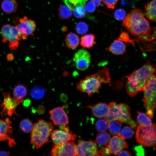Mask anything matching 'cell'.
Wrapping results in <instances>:
<instances>
[{
  "instance_id": "obj_12",
  "label": "cell",
  "mask_w": 156,
  "mask_h": 156,
  "mask_svg": "<svg viewBox=\"0 0 156 156\" xmlns=\"http://www.w3.org/2000/svg\"><path fill=\"white\" fill-rule=\"evenodd\" d=\"M2 94L3 100L0 104L2 108L0 113L2 116L3 117L5 114L10 116H11L14 113L17 115L16 112V109L21 102L12 98L9 92H3Z\"/></svg>"
},
{
  "instance_id": "obj_19",
  "label": "cell",
  "mask_w": 156,
  "mask_h": 156,
  "mask_svg": "<svg viewBox=\"0 0 156 156\" xmlns=\"http://www.w3.org/2000/svg\"><path fill=\"white\" fill-rule=\"evenodd\" d=\"M28 93L26 86L23 84L19 83L15 86L13 90V98L16 100L21 102Z\"/></svg>"
},
{
  "instance_id": "obj_3",
  "label": "cell",
  "mask_w": 156,
  "mask_h": 156,
  "mask_svg": "<svg viewBox=\"0 0 156 156\" xmlns=\"http://www.w3.org/2000/svg\"><path fill=\"white\" fill-rule=\"evenodd\" d=\"M111 79L108 68L104 66L96 73L87 76L76 84V87L80 91L87 93L89 97L97 92L102 83L110 86Z\"/></svg>"
},
{
  "instance_id": "obj_29",
  "label": "cell",
  "mask_w": 156,
  "mask_h": 156,
  "mask_svg": "<svg viewBox=\"0 0 156 156\" xmlns=\"http://www.w3.org/2000/svg\"><path fill=\"white\" fill-rule=\"evenodd\" d=\"M110 136L107 132H103L98 133L96 137V142L99 144L107 145L110 139Z\"/></svg>"
},
{
  "instance_id": "obj_18",
  "label": "cell",
  "mask_w": 156,
  "mask_h": 156,
  "mask_svg": "<svg viewBox=\"0 0 156 156\" xmlns=\"http://www.w3.org/2000/svg\"><path fill=\"white\" fill-rule=\"evenodd\" d=\"M126 49L125 44L119 38L114 40L107 49L109 52L116 55L123 54Z\"/></svg>"
},
{
  "instance_id": "obj_17",
  "label": "cell",
  "mask_w": 156,
  "mask_h": 156,
  "mask_svg": "<svg viewBox=\"0 0 156 156\" xmlns=\"http://www.w3.org/2000/svg\"><path fill=\"white\" fill-rule=\"evenodd\" d=\"M87 107L90 109L93 115L99 118H105L109 111V106L106 103H100L93 105H89Z\"/></svg>"
},
{
  "instance_id": "obj_20",
  "label": "cell",
  "mask_w": 156,
  "mask_h": 156,
  "mask_svg": "<svg viewBox=\"0 0 156 156\" xmlns=\"http://www.w3.org/2000/svg\"><path fill=\"white\" fill-rule=\"evenodd\" d=\"M65 41L66 46L68 48L74 49L76 48L79 45L80 39L77 34L70 33L66 35Z\"/></svg>"
},
{
  "instance_id": "obj_6",
  "label": "cell",
  "mask_w": 156,
  "mask_h": 156,
  "mask_svg": "<svg viewBox=\"0 0 156 156\" xmlns=\"http://www.w3.org/2000/svg\"><path fill=\"white\" fill-rule=\"evenodd\" d=\"M144 105L147 110L146 114L153 118L156 109V76L153 75L149 79L143 89Z\"/></svg>"
},
{
  "instance_id": "obj_33",
  "label": "cell",
  "mask_w": 156,
  "mask_h": 156,
  "mask_svg": "<svg viewBox=\"0 0 156 156\" xmlns=\"http://www.w3.org/2000/svg\"><path fill=\"white\" fill-rule=\"evenodd\" d=\"M74 16L78 18L84 17L86 15V11L83 5L79 4L75 6L73 10Z\"/></svg>"
},
{
  "instance_id": "obj_44",
  "label": "cell",
  "mask_w": 156,
  "mask_h": 156,
  "mask_svg": "<svg viewBox=\"0 0 156 156\" xmlns=\"http://www.w3.org/2000/svg\"><path fill=\"white\" fill-rule=\"evenodd\" d=\"M95 4L96 7L99 6L101 3L102 1L100 0H91Z\"/></svg>"
},
{
  "instance_id": "obj_9",
  "label": "cell",
  "mask_w": 156,
  "mask_h": 156,
  "mask_svg": "<svg viewBox=\"0 0 156 156\" xmlns=\"http://www.w3.org/2000/svg\"><path fill=\"white\" fill-rule=\"evenodd\" d=\"M62 129L53 130L50 135L54 145H61L67 142L75 140L77 137L75 134H73L66 126H63Z\"/></svg>"
},
{
  "instance_id": "obj_11",
  "label": "cell",
  "mask_w": 156,
  "mask_h": 156,
  "mask_svg": "<svg viewBox=\"0 0 156 156\" xmlns=\"http://www.w3.org/2000/svg\"><path fill=\"white\" fill-rule=\"evenodd\" d=\"M16 26L21 34V38L24 40L29 35H33L36 27L35 22L26 16L20 19Z\"/></svg>"
},
{
  "instance_id": "obj_40",
  "label": "cell",
  "mask_w": 156,
  "mask_h": 156,
  "mask_svg": "<svg viewBox=\"0 0 156 156\" xmlns=\"http://www.w3.org/2000/svg\"><path fill=\"white\" fill-rule=\"evenodd\" d=\"M100 153L101 155H110L109 150L107 146L101 149Z\"/></svg>"
},
{
  "instance_id": "obj_30",
  "label": "cell",
  "mask_w": 156,
  "mask_h": 156,
  "mask_svg": "<svg viewBox=\"0 0 156 156\" xmlns=\"http://www.w3.org/2000/svg\"><path fill=\"white\" fill-rule=\"evenodd\" d=\"M34 125L31 121L27 119H25L20 122V127L23 132L28 133L31 131Z\"/></svg>"
},
{
  "instance_id": "obj_16",
  "label": "cell",
  "mask_w": 156,
  "mask_h": 156,
  "mask_svg": "<svg viewBox=\"0 0 156 156\" xmlns=\"http://www.w3.org/2000/svg\"><path fill=\"white\" fill-rule=\"evenodd\" d=\"M124 140L118 135H114L110 138L107 145L110 155H116L123 149L128 148V145Z\"/></svg>"
},
{
  "instance_id": "obj_13",
  "label": "cell",
  "mask_w": 156,
  "mask_h": 156,
  "mask_svg": "<svg viewBox=\"0 0 156 156\" xmlns=\"http://www.w3.org/2000/svg\"><path fill=\"white\" fill-rule=\"evenodd\" d=\"M91 57L90 53L87 50L84 49L78 50L73 59L76 68L81 71L87 69L90 64Z\"/></svg>"
},
{
  "instance_id": "obj_28",
  "label": "cell",
  "mask_w": 156,
  "mask_h": 156,
  "mask_svg": "<svg viewBox=\"0 0 156 156\" xmlns=\"http://www.w3.org/2000/svg\"><path fill=\"white\" fill-rule=\"evenodd\" d=\"M138 115L137 119L138 123L141 125L148 126L152 124L151 118L145 113L137 111Z\"/></svg>"
},
{
  "instance_id": "obj_41",
  "label": "cell",
  "mask_w": 156,
  "mask_h": 156,
  "mask_svg": "<svg viewBox=\"0 0 156 156\" xmlns=\"http://www.w3.org/2000/svg\"><path fill=\"white\" fill-rule=\"evenodd\" d=\"M116 155L117 156H131V154L128 151L126 150H121Z\"/></svg>"
},
{
  "instance_id": "obj_8",
  "label": "cell",
  "mask_w": 156,
  "mask_h": 156,
  "mask_svg": "<svg viewBox=\"0 0 156 156\" xmlns=\"http://www.w3.org/2000/svg\"><path fill=\"white\" fill-rule=\"evenodd\" d=\"M77 156H100L96 141H85L83 139L78 140L76 147Z\"/></svg>"
},
{
  "instance_id": "obj_23",
  "label": "cell",
  "mask_w": 156,
  "mask_h": 156,
  "mask_svg": "<svg viewBox=\"0 0 156 156\" xmlns=\"http://www.w3.org/2000/svg\"><path fill=\"white\" fill-rule=\"evenodd\" d=\"M95 37L92 34H86L81 38L80 43L81 46L84 49H90L95 44Z\"/></svg>"
},
{
  "instance_id": "obj_45",
  "label": "cell",
  "mask_w": 156,
  "mask_h": 156,
  "mask_svg": "<svg viewBox=\"0 0 156 156\" xmlns=\"http://www.w3.org/2000/svg\"><path fill=\"white\" fill-rule=\"evenodd\" d=\"M31 101L29 99L25 100L23 103V105L26 107H28L30 104Z\"/></svg>"
},
{
  "instance_id": "obj_43",
  "label": "cell",
  "mask_w": 156,
  "mask_h": 156,
  "mask_svg": "<svg viewBox=\"0 0 156 156\" xmlns=\"http://www.w3.org/2000/svg\"><path fill=\"white\" fill-rule=\"evenodd\" d=\"M10 154V151H0V156H8Z\"/></svg>"
},
{
  "instance_id": "obj_24",
  "label": "cell",
  "mask_w": 156,
  "mask_h": 156,
  "mask_svg": "<svg viewBox=\"0 0 156 156\" xmlns=\"http://www.w3.org/2000/svg\"><path fill=\"white\" fill-rule=\"evenodd\" d=\"M59 17L62 19H68L70 18L73 15V11L66 5L60 4L58 9Z\"/></svg>"
},
{
  "instance_id": "obj_46",
  "label": "cell",
  "mask_w": 156,
  "mask_h": 156,
  "mask_svg": "<svg viewBox=\"0 0 156 156\" xmlns=\"http://www.w3.org/2000/svg\"><path fill=\"white\" fill-rule=\"evenodd\" d=\"M67 29L66 28V26H64L62 28V30L64 31H66Z\"/></svg>"
},
{
  "instance_id": "obj_47",
  "label": "cell",
  "mask_w": 156,
  "mask_h": 156,
  "mask_svg": "<svg viewBox=\"0 0 156 156\" xmlns=\"http://www.w3.org/2000/svg\"><path fill=\"white\" fill-rule=\"evenodd\" d=\"M100 1H102V0H100Z\"/></svg>"
},
{
  "instance_id": "obj_10",
  "label": "cell",
  "mask_w": 156,
  "mask_h": 156,
  "mask_svg": "<svg viewBox=\"0 0 156 156\" xmlns=\"http://www.w3.org/2000/svg\"><path fill=\"white\" fill-rule=\"evenodd\" d=\"M77 145L73 140L61 145H54L51 152L52 156H77Z\"/></svg>"
},
{
  "instance_id": "obj_35",
  "label": "cell",
  "mask_w": 156,
  "mask_h": 156,
  "mask_svg": "<svg viewBox=\"0 0 156 156\" xmlns=\"http://www.w3.org/2000/svg\"><path fill=\"white\" fill-rule=\"evenodd\" d=\"M21 38L18 37L11 36L8 41L9 47L10 49L12 51L16 49L19 44V40Z\"/></svg>"
},
{
  "instance_id": "obj_32",
  "label": "cell",
  "mask_w": 156,
  "mask_h": 156,
  "mask_svg": "<svg viewBox=\"0 0 156 156\" xmlns=\"http://www.w3.org/2000/svg\"><path fill=\"white\" fill-rule=\"evenodd\" d=\"M132 129L131 127L125 126L117 135L124 140L131 138L134 134V132Z\"/></svg>"
},
{
  "instance_id": "obj_21",
  "label": "cell",
  "mask_w": 156,
  "mask_h": 156,
  "mask_svg": "<svg viewBox=\"0 0 156 156\" xmlns=\"http://www.w3.org/2000/svg\"><path fill=\"white\" fill-rule=\"evenodd\" d=\"M156 0H152L145 5V14L150 20L156 21Z\"/></svg>"
},
{
  "instance_id": "obj_39",
  "label": "cell",
  "mask_w": 156,
  "mask_h": 156,
  "mask_svg": "<svg viewBox=\"0 0 156 156\" xmlns=\"http://www.w3.org/2000/svg\"><path fill=\"white\" fill-rule=\"evenodd\" d=\"M118 0H102L107 7L109 9H114Z\"/></svg>"
},
{
  "instance_id": "obj_38",
  "label": "cell",
  "mask_w": 156,
  "mask_h": 156,
  "mask_svg": "<svg viewBox=\"0 0 156 156\" xmlns=\"http://www.w3.org/2000/svg\"><path fill=\"white\" fill-rule=\"evenodd\" d=\"M119 38L125 43L129 42L134 44L133 40L130 39L128 34L125 31H123L122 30Z\"/></svg>"
},
{
  "instance_id": "obj_14",
  "label": "cell",
  "mask_w": 156,
  "mask_h": 156,
  "mask_svg": "<svg viewBox=\"0 0 156 156\" xmlns=\"http://www.w3.org/2000/svg\"><path fill=\"white\" fill-rule=\"evenodd\" d=\"M11 124V121L8 118L5 120H0V142L6 140L9 146L12 147L16 144V143L10 136L13 131Z\"/></svg>"
},
{
  "instance_id": "obj_25",
  "label": "cell",
  "mask_w": 156,
  "mask_h": 156,
  "mask_svg": "<svg viewBox=\"0 0 156 156\" xmlns=\"http://www.w3.org/2000/svg\"><path fill=\"white\" fill-rule=\"evenodd\" d=\"M45 92V89L40 86H36L33 88L30 91L31 96L34 99H39L44 96Z\"/></svg>"
},
{
  "instance_id": "obj_22",
  "label": "cell",
  "mask_w": 156,
  "mask_h": 156,
  "mask_svg": "<svg viewBox=\"0 0 156 156\" xmlns=\"http://www.w3.org/2000/svg\"><path fill=\"white\" fill-rule=\"evenodd\" d=\"M1 6L2 10L5 13L9 14L16 11L18 4L16 0H3Z\"/></svg>"
},
{
  "instance_id": "obj_27",
  "label": "cell",
  "mask_w": 156,
  "mask_h": 156,
  "mask_svg": "<svg viewBox=\"0 0 156 156\" xmlns=\"http://www.w3.org/2000/svg\"><path fill=\"white\" fill-rule=\"evenodd\" d=\"M123 123L118 120H114L109 123L108 129L110 133L112 135H117L120 131Z\"/></svg>"
},
{
  "instance_id": "obj_42",
  "label": "cell",
  "mask_w": 156,
  "mask_h": 156,
  "mask_svg": "<svg viewBox=\"0 0 156 156\" xmlns=\"http://www.w3.org/2000/svg\"><path fill=\"white\" fill-rule=\"evenodd\" d=\"M6 58L8 60L11 61L14 59V56L12 54L10 53L7 55Z\"/></svg>"
},
{
  "instance_id": "obj_1",
  "label": "cell",
  "mask_w": 156,
  "mask_h": 156,
  "mask_svg": "<svg viewBox=\"0 0 156 156\" xmlns=\"http://www.w3.org/2000/svg\"><path fill=\"white\" fill-rule=\"evenodd\" d=\"M155 66L149 62L129 75L126 76V89L129 95L133 97L139 92L143 91L149 79L155 74Z\"/></svg>"
},
{
  "instance_id": "obj_4",
  "label": "cell",
  "mask_w": 156,
  "mask_h": 156,
  "mask_svg": "<svg viewBox=\"0 0 156 156\" xmlns=\"http://www.w3.org/2000/svg\"><path fill=\"white\" fill-rule=\"evenodd\" d=\"M108 106V112L104 118L109 123L114 120H118L129 125L133 129L137 127V122L131 118L130 111V108L128 105L124 103L118 104L115 102H112Z\"/></svg>"
},
{
  "instance_id": "obj_7",
  "label": "cell",
  "mask_w": 156,
  "mask_h": 156,
  "mask_svg": "<svg viewBox=\"0 0 156 156\" xmlns=\"http://www.w3.org/2000/svg\"><path fill=\"white\" fill-rule=\"evenodd\" d=\"M156 125L152 123L148 126L140 125L136 131L135 138L137 142L145 147H155Z\"/></svg>"
},
{
  "instance_id": "obj_2",
  "label": "cell",
  "mask_w": 156,
  "mask_h": 156,
  "mask_svg": "<svg viewBox=\"0 0 156 156\" xmlns=\"http://www.w3.org/2000/svg\"><path fill=\"white\" fill-rule=\"evenodd\" d=\"M123 25L133 36L140 37H150L154 34L149 22L144 17L142 10L135 8L125 16Z\"/></svg>"
},
{
  "instance_id": "obj_31",
  "label": "cell",
  "mask_w": 156,
  "mask_h": 156,
  "mask_svg": "<svg viewBox=\"0 0 156 156\" xmlns=\"http://www.w3.org/2000/svg\"><path fill=\"white\" fill-rule=\"evenodd\" d=\"M108 125L109 123L105 119H100L96 121L95 127L96 130L98 132H104L108 129Z\"/></svg>"
},
{
  "instance_id": "obj_15",
  "label": "cell",
  "mask_w": 156,
  "mask_h": 156,
  "mask_svg": "<svg viewBox=\"0 0 156 156\" xmlns=\"http://www.w3.org/2000/svg\"><path fill=\"white\" fill-rule=\"evenodd\" d=\"M50 119L55 125L66 126L69 123L68 117L62 107L55 108L49 112Z\"/></svg>"
},
{
  "instance_id": "obj_36",
  "label": "cell",
  "mask_w": 156,
  "mask_h": 156,
  "mask_svg": "<svg viewBox=\"0 0 156 156\" xmlns=\"http://www.w3.org/2000/svg\"><path fill=\"white\" fill-rule=\"evenodd\" d=\"M84 8L87 12L93 13L96 10V6L91 0H86L84 5Z\"/></svg>"
},
{
  "instance_id": "obj_34",
  "label": "cell",
  "mask_w": 156,
  "mask_h": 156,
  "mask_svg": "<svg viewBox=\"0 0 156 156\" xmlns=\"http://www.w3.org/2000/svg\"><path fill=\"white\" fill-rule=\"evenodd\" d=\"M88 29V26L85 22L80 21L78 22L76 25L75 29L78 34L83 35L87 33Z\"/></svg>"
},
{
  "instance_id": "obj_37",
  "label": "cell",
  "mask_w": 156,
  "mask_h": 156,
  "mask_svg": "<svg viewBox=\"0 0 156 156\" xmlns=\"http://www.w3.org/2000/svg\"><path fill=\"white\" fill-rule=\"evenodd\" d=\"M126 14V11L123 8H119L114 12V16L115 18L119 21H121L125 18Z\"/></svg>"
},
{
  "instance_id": "obj_5",
  "label": "cell",
  "mask_w": 156,
  "mask_h": 156,
  "mask_svg": "<svg viewBox=\"0 0 156 156\" xmlns=\"http://www.w3.org/2000/svg\"><path fill=\"white\" fill-rule=\"evenodd\" d=\"M53 129V125L50 122L40 119L34 125L31 131V143L38 149L49 142L51 134Z\"/></svg>"
},
{
  "instance_id": "obj_26",
  "label": "cell",
  "mask_w": 156,
  "mask_h": 156,
  "mask_svg": "<svg viewBox=\"0 0 156 156\" xmlns=\"http://www.w3.org/2000/svg\"><path fill=\"white\" fill-rule=\"evenodd\" d=\"M12 26L9 24H6L3 26L1 28V33L2 36V41L5 43L9 40L11 37Z\"/></svg>"
}]
</instances>
